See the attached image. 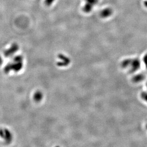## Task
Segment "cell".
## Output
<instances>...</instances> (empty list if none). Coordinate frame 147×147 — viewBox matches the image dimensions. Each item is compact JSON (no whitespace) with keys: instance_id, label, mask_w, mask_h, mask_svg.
Wrapping results in <instances>:
<instances>
[{"instance_id":"obj_2","label":"cell","mask_w":147,"mask_h":147,"mask_svg":"<svg viewBox=\"0 0 147 147\" xmlns=\"http://www.w3.org/2000/svg\"><path fill=\"white\" fill-rule=\"evenodd\" d=\"M112 13V11L110 8H106L102 10L100 13L101 16L103 18L110 16Z\"/></svg>"},{"instance_id":"obj_1","label":"cell","mask_w":147,"mask_h":147,"mask_svg":"<svg viewBox=\"0 0 147 147\" xmlns=\"http://www.w3.org/2000/svg\"><path fill=\"white\" fill-rule=\"evenodd\" d=\"M19 49V46L16 43H13L12 44L11 47L6 50L5 52V54L6 55H11L14 53H15Z\"/></svg>"},{"instance_id":"obj_3","label":"cell","mask_w":147,"mask_h":147,"mask_svg":"<svg viewBox=\"0 0 147 147\" xmlns=\"http://www.w3.org/2000/svg\"><path fill=\"white\" fill-rule=\"evenodd\" d=\"M92 8H93V5H92V4L89 3H86V4H85V5H84L83 8V10L84 12L88 13L90 12L92 10Z\"/></svg>"},{"instance_id":"obj_6","label":"cell","mask_w":147,"mask_h":147,"mask_svg":"<svg viewBox=\"0 0 147 147\" xmlns=\"http://www.w3.org/2000/svg\"><path fill=\"white\" fill-rule=\"evenodd\" d=\"M35 99H36V100H37V101L40 100L41 99V98H42V94L40 93H37L35 94Z\"/></svg>"},{"instance_id":"obj_5","label":"cell","mask_w":147,"mask_h":147,"mask_svg":"<svg viewBox=\"0 0 147 147\" xmlns=\"http://www.w3.org/2000/svg\"><path fill=\"white\" fill-rule=\"evenodd\" d=\"M54 1L55 0H45V4L46 5L49 6L53 4Z\"/></svg>"},{"instance_id":"obj_4","label":"cell","mask_w":147,"mask_h":147,"mask_svg":"<svg viewBox=\"0 0 147 147\" xmlns=\"http://www.w3.org/2000/svg\"><path fill=\"white\" fill-rule=\"evenodd\" d=\"M86 1L87 3H89L93 6L98 3V0H86Z\"/></svg>"},{"instance_id":"obj_7","label":"cell","mask_w":147,"mask_h":147,"mask_svg":"<svg viewBox=\"0 0 147 147\" xmlns=\"http://www.w3.org/2000/svg\"><path fill=\"white\" fill-rule=\"evenodd\" d=\"M144 4L145 6L146 7H147V0H146V1H145L144 2Z\"/></svg>"}]
</instances>
